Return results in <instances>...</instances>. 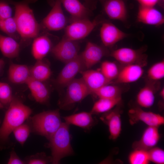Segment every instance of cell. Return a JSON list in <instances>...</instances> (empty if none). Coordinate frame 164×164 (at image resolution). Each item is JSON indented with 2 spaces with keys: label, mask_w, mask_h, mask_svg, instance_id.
Returning <instances> with one entry per match:
<instances>
[{
  "label": "cell",
  "mask_w": 164,
  "mask_h": 164,
  "mask_svg": "<svg viewBox=\"0 0 164 164\" xmlns=\"http://www.w3.org/2000/svg\"><path fill=\"white\" fill-rule=\"evenodd\" d=\"M32 110L21 100L13 96L0 127V150L6 148L10 134L29 117Z\"/></svg>",
  "instance_id": "obj_1"
},
{
  "label": "cell",
  "mask_w": 164,
  "mask_h": 164,
  "mask_svg": "<svg viewBox=\"0 0 164 164\" xmlns=\"http://www.w3.org/2000/svg\"><path fill=\"white\" fill-rule=\"evenodd\" d=\"M30 0L12 2L15 7L14 17L16 22L18 32L24 42L36 38L39 31V26L29 5V1Z\"/></svg>",
  "instance_id": "obj_2"
},
{
  "label": "cell",
  "mask_w": 164,
  "mask_h": 164,
  "mask_svg": "<svg viewBox=\"0 0 164 164\" xmlns=\"http://www.w3.org/2000/svg\"><path fill=\"white\" fill-rule=\"evenodd\" d=\"M30 120L32 131L48 140L62 123L58 109L41 112L30 118Z\"/></svg>",
  "instance_id": "obj_3"
},
{
  "label": "cell",
  "mask_w": 164,
  "mask_h": 164,
  "mask_svg": "<svg viewBox=\"0 0 164 164\" xmlns=\"http://www.w3.org/2000/svg\"><path fill=\"white\" fill-rule=\"evenodd\" d=\"M49 140L48 146L51 150V162L53 164H58L62 159L73 154L69 125L65 122H62Z\"/></svg>",
  "instance_id": "obj_4"
},
{
  "label": "cell",
  "mask_w": 164,
  "mask_h": 164,
  "mask_svg": "<svg viewBox=\"0 0 164 164\" xmlns=\"http://www.w3.org/2000/svg\"><path fill=\"white\" fill-rule=\"evenodd\" d=\"M66 94L60 104L61 107H65L81 101L91 94L82 78L74 79L66 86Z\"/></svg>",
  "instance_id": "obj_5"
},
{
  "label": "cell",
  "mask_w": 164,
  "mask_h": 164,
  "mask_svg": "<svg viewBox=\"0 0 164 164\" xmlns=\"http://www.w3.org/2000/svg\"><path fill=\"white\" fill-rule=\"evenodd\" d=\"M98 23L97 20L91 21L88 18L73 21L65 28L64 36L74 41L84 39L92 31Z\"/></svg>",
  "instance_id": "obj_6"
},
{
  "label": "cell",
  "mask_w": 164,
  "mask_h": 164,
  "mask_svg": "<svg viewBox=\"0 0 164 164\" xmlns=\"http://www.w3.org/2000/svg\"><path fill=\"white\" fill-rule=\"evenodd\" d=\"M79 47L76 41L72 40L64 36L51 51L56 58L65 63L73 59L78 55Z\"/></svg>",
  "instance_id": "obj_7"
},
{
  "label": "cell",
  "mask_w": 164,
  "mask_h": 164,
  "mask_svg": "<svg viewBox=\"0 0 164 164\" xmlns=\"http://www.w3.org/2000/svg\"><path fill=\"white\" fill-rule=\"evenodd\" d=\"M141 50L121 48L113 51L111 56L120 63L126 65L137 64L144 67L146 63V55Z\"/></svg>",
  "instance_id": "obj_8"
},
{
  "label": "cell",
  "mask_w": 164,
  "mask_h": 164,
  "mask_svg": "<svg viewBox=\"0 0 164 164\" xmlns=\"http://www.w3.org/2000/svg\"><path fill=\"white\" fill-rule=\"evenodd\" d=\"M65 63L56 80L58 84L63 87L66 86L85 67L80 54Z\"/></svg>",
  "instance_id": "obj_9"
},
{
  "label": "cell",
  "mask_w": 164,
  "mask_h": 164,
  "mask_svg": "<svg viewBox=\"0 0 164 164\" xmlns=\"http://www.w3.org/2000/svg\"><path fill=\"white\" fill-rule=\"evenodd\" d=\"M61 4L60 0H56L51 10L43 19V24L48 30L58 31L65 27L67 20Z\"/></svg>",
  "instance_id": "obj_10"
},
{
  "label": "cell",
  "mask_w": 164,
  "mask_h": 164,
  "mask_svg": "<svg viewBox=\"0 0 164 164\" xmlns=\"http://www.w3.org/2000/svg\"><path fill=\"white\" fill-rule=\"evenodd\" d=\"M128 114L129 121L132 125L138 121L143 122L148 126L158 127L164 124V118L161 115L143 110L138 108L130 109Z\"/></svg>",
  "instance_id": "obj_11"
},
{
  "label": "cell",
  "mask_w": 164,
  "mask_h": 164,
  "mask_svg": "<svg viewBox=\"0 0 164 164\" xmlns=\"http://www.w3.org/2000/svg\"><path fill=\"white\" fill-rule=\"evenodd\" d=\"M128 34L113 24L108 22L102 23L100 30V36L106 46H112L128 36Z\"/></svg>",
  "instance_id": "obj_12"
},
{
  "label": "cell",
  "mask_w": 164,
  "mask_h": 164,
  "mask_svg": "<svg viewBox=\"0 0 164 164\" xmlns=\"http://www.w3.org/2000/svg\"><path fill=\"white\" fill-rule=\"evenodd\" d=\"M160 138L158 127L148 126L144 131L140 139L134 142L132 146L135 149L148 151L155 147Z\"/></svg>",
  "instance_id": "obj_13"
},
{
  "label": "cell",
  "mask_w": 164,
  "mask_h": 164,
  "mask_svg": "<svg viewBox=\"0 0 164 164\" xmlns=\"http://www.w3.org/2000/svg\"><path fill=\"white\" fill-rule=\"evenodd\" d=\"M137 19L139 22L155 26H160L164 22V18L162 14L154 7L139 6Z\"/></svg>",
  "instance_id": "obj_14"
},
{
  "label": "cell",
  "mask_w": 164,
  "mask_h": 164,
  "mask_svg": "<svg viewBox=\"0 0 164 164\" xmlns=\"http://www.w3.org/2000/svg\"><path fill=\"white\" fill-rule=\"evenodd\" d=\"M82 78L90 90L91 94L101 87L111 83L101 71L88 70L80 72Z\"/></svg>",
  "instance_id": "obj_15"
},
{
  "label": "cell",
  "mask_w": 164,
  "mask_h": 164,
  "mask_svg": "<svg viewBox=\"0 0 164 164\" xmlns=\"http://www.w3.org/2000/svg\"><path fill=\"white\" fill-rule=\"evenodd\" d=\"M104 49L93 43H87L84 50L80 54L85 67L89 69L98 63L104 56Z\"/></svg>",
  "instance_id": "obj_16"
},
{
  "label": "cell",
  "mask_w": 164,
  "mask_h": 164,
  "mask_svg": "<svg viewBox=\"0 0 164 164\" xmlns=\"http://www.w3.org/2000/svg\"><path fill=\"white\" fill-rule=\"evenodd\" d=\"M104 11L111 19L124 21L127 16V10L124 0H107L103 5Z\"/></svg>",
  "instance_id": "obj_17"
},
{
  "label": "cell",
  "mask_w": 164,
  "mask_h": 164,
  "mask_svg": "<svg viewBox=\"0 0 164 164\" xmlns=\"http://www.w3.org/2000/svg\"><path fill=\"white\" fill-rule=\"evenodd\" d=\"M61 4L71 15L72 21L84 18H88L91 10L83 4L79 0H60Z\"/></svg>",
  "instance_id": "obj_18"
},
{
  "label": "cell",
  "mask_w": 164,
  "mask_h": 164,
  "mask_svg": "<svg viewBox=\"0 0 164 164\" xmlns=\"http://www.w3.org/2000/svg\"><path fill=\"white\" fill-rule=\"evenodd\" d=\"M143 67L137 64L126 65L119 72L116 78V82L127 83L137 81L141 77L144 73Z\"/></svg>",
  "instance_id": "obj_19"
},
{
  "label": "cell",
  "mask_w": 164,
  "mask_h": 164,
  "mask_svg": "<svg viewBox=\"0 0 164 164\" xmlns=\"http://www.w3.org/2000/svg\"><path fill=\"white\" fill-rule=\"evenodd\" d=\"M43 82L30 77L26 84L34 99L41 104L46 103L49 100L50 96L49 90Z\"/></svg>",
  "instance_id": "obj_20"
},
{
  "label": "cell",
  "mask_w": 164,
  "mask_h": 164,
  "mask_svg": "<svg viewBox=\"0 0 164 164\" xmlns=\"http://www.w3.org/2000/svg\"><path fill=\"white\" fill-rule=\"evenodd\" d=\"M101 119L108 126L110 138L116 139L121 130V121L119 112L115 110L107 112L101 117Z\"/></svg>",
  "instance_id": "obj_21"
},
{
  "label": "cell",
  "mask_w": 164,
  "mask_h": 164,
  "mask_svg": "<svg viewBox=\"0 0 164 164\" xmlns=\"http://www.w3.org/2000/svg\"><path fill=\"white\" fill-rule=\"evenodd\" d=\"M8 78L11 82L26 84L30 77V68L23 64L11 63L8 70Z\"/></svg>",
  "instance_id": "obj_22"
},
{
  "label": "cell",
  "mask_w": 164,
  "mask_h": 164,
  "mask_svg": "<svg viewBox=\"0 0 164 164\" xmlns=\"http://www.w3.org/2000/svg\"><path fill=\"white\" fill-rule=\"evenodd\" d=\"M90 112H82L63 117L65 122L86 129H89L94 125V121Z\"/></svg>",
  "instance_id": "obj_23"
},
{
  "label": "cell",
  "mask_w": 164,
  "mask_h": 164,
  "mask_svg": "<svg viewBox=\"0 0 164 164\" xmlns=\"http://www.w3.org/2000/svg\"><path fill=\"white\" fill-rule=\"evenodd\" d=\"M52 43L49 37L43 35L36 37L33 41L32 53L37 60L43 59L51 51Z\"/></svg>",
  "instance_id": "obj_24"
},
{
  "label": "cell",
  "mask_w": 164,
  "mask_h": 164,
  "mask_svg": "<svg viewBox=\"0 0 164 164\" xmlns=\"http://www.w3.org/2000/svg\"><path fill=\"white\" fill-rule=\"evenodd\" d=\"M0 50L5 57L9 58H14L19 55L20 45L13 38L0 33Z\"/></svg>",
  "instance_id": "obj_25"
},
{
  "label": "cell",
  "mask_w": 164,
  "mask_h": 164,
  "mask_svg": "<svg viewBox=\"0 0 164 164\" xmlns=\"http://www.w3.org/2000/svg\"><path fill=\"white\" fill-rule=\"evenodd\" d=\"M154 84L149 83L146 84L138 92L136 97V101L141 107L148 108L153 105L155 99V89Z\"/></svg>",
  "instance_id": "obj_26"
},
{
  "label": "cell",
  "mask_w": 164,
  "mask_h": 164,
  "mask_svg": "<svg viewBox=\"0 0 164 164\" xmlns=\"http://www.w3.org/2000/svg\"><path fill=\"white\" fill-rule=\"evenodd\" d=\"M30 77L32 78L44 82L49 79L51 71L49 64L43 59L37 60L30 68Z\"/></svg>",
  "instance_id": "obj_27"
},
{
  "label": "cell",
  "mask_w": 164,
  "mask_h": 164,
  "mask_svg": "<svg viewBox=\"0 0 164 164\" xmlns=\"http://www.w3.org/2000/svg\"><path fill=\"white\" fill-rule=\"evenodd\" d=\"M121 97L115 98H99L94 104L90 112L96 114L110 111L120 102Z\"/></svg>",
  "instance_id": "obj_28"
},
{
  "label": "cell",
  "mask_w": 164,
  "mask_h": 164,
  "mask_svg": "<svg viewBox=\"0 0 164 164\" xmlns=\"http://www.w3.org/2000/svg\"><path fill=\"white\" fill-rule=\"evenodd\" d=\"M93 94L99 98L112 99L121 97V90L120 88L117 86L109 84L101 87Z\"/></svg>",
  "instance_id": "obj_29"
},
{
  "label": "cell",
  "mask_w": 164,
  "mask_h": 164,
  "mask_svg": "<svg viewBox=\"0 0 164 164\" xmlns=\"http://www.w3.org/2000/svg\"><path fill=\"white\" fill-rule=\"evenodd\" d=\"M101 71L108 79L111 81L117 78L119 73L116 64L108 61H104L102 63Z\"/></svg>",
  "instance_id": "obj_30"
},
{
  "label": "cell",
  "mask_w": 164,
  "mask_h": 164,
  "mask_svg": "<svg viewBox=\"0 0 164 164\" xmlns=\"http://www.w3.org/2000/svg\"><path fill=\"white\" fill-rule=\"evenodd\" d=\"M128 160L131 164H147L150 162L148 151L135 149L129 155Z\"/></svg>",
  "instance_id": "obj_31"
},
{
  "label": "cell",
  "mask_w": 164,
  "mask_h": 164,
  "mask_svg": "<svg viewBox=\"0 0 164 164\" xmlns=\"http://www.w3.org/2000/svg\"><path fill=\"white\" fill-rule=\"evenodd\" d=\"M31 130L29 125L22 123L16 127L12 132L16 139L21 145H23L27 139Z\"/></svg>",
  "instance_id": "obj_32"
},
{
  "label": "cell",
  "mask_w": 164,
  "mask_h": 164,
  "mask_svg": "<svg viewBox=\"0 0 164 164\" xmlns=\"http://www.w3.org/2000/svg\"><path fill=\"white\" fill-rule=\"evenodd\" d=\"M13 97L10 85L7 83L0 82V102L4 107L8 108Z\"/></svg>",
  "instance_id": "obj_33"
},
{
  "label": "cell",
  "mask_w": 164,
  "mask_h": 164,
  "mask_svg": "<svg viewBox=\"0 0 164 164\" xmlns=\"http://www.w3.org/2000/svg\"><path fill=\"white\" fill-rule=\"evenodd\" d=\"M147 75L151 80H156L164 77V61L162 60L153 65L149 69Z\"/></svg>",
  "instance_id": "obj_34"
},
{
  "label": "cell",
  "mask_w": 164,
  "mask_h": 164,
  "mask_svg": "<svg viewBox=\"0 0 164 164\" xmlns=\"http://www.w3.org/2000/svg\"><path fill=\"white\" fill-rule=\"evenodd\" d=\"M0 29L9 35H13L18 32L17 25L14 17L0 20Z\"/></svg>",
  "instance_id": "obj_35"
},
{
  "label": "cell",
  "mask_w": 164,
  "mask_h": 164,
  "mask_svg": "<svg viewBox=\"0 0 164 164\" xmlns=\"http://www.w3.org/2000/svg\"><path fill=\"white\" fill-rule=\"evenodd\" d=\"M150 161L157 164L164 163V151L155 147L148 151Z\"/></svg>",
  "instance_id": "obj_36"
},
{
  "label": "cell",
  "mask_w": 164,
  "mask_h": 164,
  "mask_svg": "<svg viewBox=\"0 0 164 164\" xmlns=\"http://www.w3.org/2000/svg\"><path fill=\"white\" fill-rule=\"evenodd\" d=\"M52 162L51 157L46 156L43 152L38 153L27 158L26 163L29 164H45Z\"/></svg>",
  "instance_id": "obj_37"
},
{
  "label": "cell",
  "mask_w": 164,
  "mask_h": 164,
  "mask_svg": "<svg viewBox=\"0 0 164 164\" xmlns=\"http://www.w3.org/2000/svg\"><path fill=\"white\" fill-rule=\"evenodd\" d=\"M12 10L9 4L4 1H0V20L11 17Z\"/></svg>",
  "instance_id": "obj_38"
},
{
  "label": "cell",
  "mask_w": 164,
  "mask_h": 164,
  "mask_svg": "<svg viewBox=\"0 0 164 164\" xmlns=\"http://www.w3.org/2000/svg\"><path fill=\"white\" fill-rule=\"evenodd\" d=\"M8 164H23L25 162L21 160L14 150L10 153L9 158L7 162Z\"/></svg>",
  "instance_id": "obj_39"
},
{
  "label": "cell",
  "mask_w": 164,
  "mask_h": 164,
  "mask_svg": "<svg viewBox=\"0 0 164 164\" xmlns=\"http://www.w3.org/2000/svg\"><path fill=\"white\" fill-rule=\"evenodd\" d=\"M139 6L144 7H154L159 0H136Z\"/></svg>",
  "instance_id": "obj_40"
},
{
  "label": "cell",
  "mask_w": 164,
  "mask_h": 164,
  "mask_svg": "<svg viewBox=\"0 0 164 164\" xmlns=\"http://www.w3.org/2000/svg\"><path fill=\"white\" fill-rule=\"evenodd\" d=\"M86 6L91 10L94 9L96 8L97 1L96 0H84Z\"/></svg>",
  "instance_id": "obj_41"
},
{
  "label": "cell",
  "mask_w": 164,
  "mask_h": 164,
  "mask_svg": "<svg viewBox=\"0 0 164 164\" xmlns=\"http://www.w3.org/2000/svg\"><path fill=\"white\" fill-rule=\"evenodd\" d=\"M5 63V62L4 60L2 58L0 59V71L3 67Z\"/></svg>",
  "instance_id": "obj_42"
},
{
  "label": "cell",
  "mask_w": 164,
  "mask_h": 164,
  "mask_svg": "<svg viewBox=\"0 0 164 164\" xmlns=\"http://www.w3.org/2000/svg\"><path fill=\"white\" fill-rule=\"evenodd\" d=\"M160 95L161 97L164 99V88H162L161 90Z\"/></svg>",
  "instance_id": "obj_43"
},
{
  "label": "cell",
  "mask_w": 164,
  "mask_h": 164,
  "mask_svg": "<svg viewBox=\"0 0 164 164\" xmlns=\"http://www.w3.org/2000/svg\"><path fill=\"white\" fill-rule=\"evenodd\" d=\"M103 5H104V3L106 2L107 0H98Z\"/></svg>",
  "instance_id": "obj_44"
},
{
  "label": "cell",
  "mask_w": 164,
  "mask_h": 164,
  "mask_svg": "<svg viewBox=\"0 0 164 164\" xmlns=\"http://www.w3.org/2000/svg\"><path fill=\"white\" fill-rule=\"evenodd\" d=\"M4 106L0 102V109L3 108H4Z\"/></svg>",
  "instance_id": "obj_45"
},
{
  "label": "cell",
  "mask_w": 164,
  "mask_h": 164,
  "mask_svg": "<svg viewBox=\"0 0 164 164\" xmlns=\"http://www.w3.org/2000/svg\"><path fill=\"white\" fill-rule=\"evenodd\" d=\"M162 1H164V0H162Z\"/></svg>",
  "instance_id": "obj_46"
}]
</instances>
